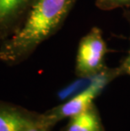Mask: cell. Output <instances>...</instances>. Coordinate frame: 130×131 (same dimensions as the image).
Returning a JSON list of instances; mask_svg holds the SVG:
<instances>
[{"mask_svg": "<svg viewBox=\"0 0 130 131\" xmlns=\"http://www.w3.org/2000/svg\"><path fill=\"white\" fill-rule=\"evenodd\" d=\"M119 75L121 73L118 67L113 69L107 67L101 73L94 75L90 85L85 90L41 116L39 118L41 124L48 128L49 125L56 124L62 119L70 118L87 109L106 86Z\"/></svg>", "mask_w": 130, "mask_h": 131, "instance_id": "2", "label": "cell"}, {"mask_svg": "<svg viewBox=\"0 0 130 131\" xmlns=\"http://www.w3.org/2000/svg\"><path fill=\"white\" fill-rule=\"evenodd\" d=\"M24 131H46V127H45L44 125L41 124L40 119H39V122H38L37 124H34L33 126L28 128V129H26Z\"/></svg>", "mask_w": 130, "mask_h": 131, "instance_id": "10", "label": "cell"}, {"mask_svg": "<svg viewBox=\"0 0 130 131\" xmlns=\"http://www.w3.org/2000/svg\"><path fill=\"white\" fill-rule=\"evenodd\" d=\"M128 19L130 25V15H128ZM129 42H130V35H129ZM118 69H119V71L122 74H127L130 76V47L128 52V55L124 58V59L122 61L121 64L118 66Z\"/></svg>", "mask_w": 130, "mask_h": 131, "instance_id": "9", "label": "cell"}, {"mask_svg": "<svg viewBox=\"0 0 130 131\" xmlns=\"http://www.w3.org/2000/svg\"><path fill=\"white\" fill-rule=\"evenodd\" d=\"M77 0H36L16 31L0 45V62L15 65L27 59L64 23Z\"/></svg>", "mask_w": 130, "mask_h": 131, "instance_id": "1", "label": "cell"}, {"mask_svg": "<svg viewBox=\"0 0 130 131\" xmlns=\"http://www.w3.org/2000/svg\"><path fill=\"white\" fill-rule=\"evenodd\" d=\"M93 80V76L90 77H80V80H76L70 85L66 86L65 88L62 89L57 96L60 100H67L70 97L74 96V95L78 94L80 91L85 90L87 86H89Z\"/></svg>", "mask_w": 130, "mask_h": 131, "instance_id": "7", "label": "cell"}, {"mask_svg": "<svg viewBox=\"0 0 130 131\" xmlns=\"http://www.w3.org/2000/svg\"><path fill=\"white\" fill-rule=\"evenodd\" d=\"M36 0H0V45L19 29Z\"/></svg>", "mask_w": 130, "mask_h": 131, "instance_id": "4", "label": "cell"}, {"mask_svg": "<svg viewBox=\"0 0 130 131\" xmlns=\"http://www.w3.org/2000/svg\"><path fill=\"white\" fill-rule=\"evenodd\" d=\"M96 6L104 11L120 8L130 9V0H96Z\"/></svg>", "mask_w": 130, "mask_h": 131, "instance_id": "8", "label": "cell"}, {"mask_svg": "<svg viewBox=\"0 0 130 131\" xmlns=\"http://www.w3.org/2000/svg\"><path fill=\"white\" fill-rule=\"evenodd\" d=\"M66 131H102L100 116L95 104L70 118Z\"/></svg>", "mask_w": 130, "mask_h": 131, "instance_id": "6", "label": "cell"}, {"mask_svg": "<svg viewBox=\"0 0 130 131\" xmlns=\"http://www.w3.org/2000/svg\"><path fill=\"white\" fill-rule=\"evenodd\" d=\"M38 122L20 107L0 103V131H24Z\"/></svg>", "mask_w": 130, "mask_h": 131, "instance_id": "5", "label": "cell"}, {"mask_svg": "<svg viewBox=\"0 0 130 131\" xmlns=\"http://www.w3.org/2000/svg\"><path fill=\"white\" fill-rule=\"evenodd\" d=\"M109 49L98 27H93L80 40L77 50L75 73L79 77H90L107 68L105 58Z\"/></svg>", "mask_w": 130, "mask_h": 131, "instance_id": "3", "label": "cell"}]
</instances>
